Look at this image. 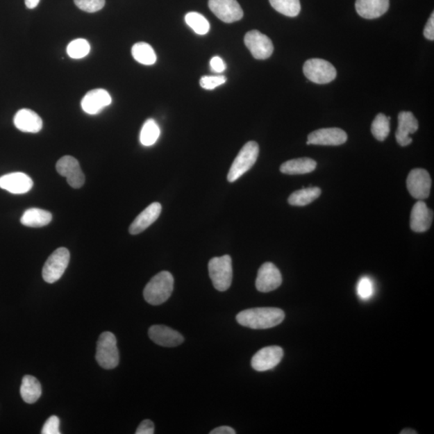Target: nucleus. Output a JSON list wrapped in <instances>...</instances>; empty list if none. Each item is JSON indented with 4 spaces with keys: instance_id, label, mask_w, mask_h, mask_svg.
<instances>
[{
    "instance_id": "e433bc0d",
    "label": "nucleus",
    "mask_w": 434,
    "mask_h": 434,
    "mask_svg": "<svg viewBox=\"0 0 434 434\" xmlns=\"http://www.w3.org/2000/svg\"><path fill=\"white\" fill-rule=\"evenodd\" d=\"M154 433V423L151 420L142 421L135 432L136 434H153Z\"/></svg>"
},
{
    "instance_id": "1a4fd4ad",
    "label": "nucleus",
    "mask_w": 434,
    "mask_h": 434,
    "mask_svg": "<svg viewBox=\"0 0 434 434\" xmlns=\"http://www.w3.org/2000/svg\"><path fill=\"white\" fill-rule=\"evenodd\" d=\"M432 181L427 171L417 168L410 172L407 178V188L410 195L423 201L430 196Z\"/></svg>"
},
{
    "instance_id": "4c0bfd02",
    "label": "nucleus",
    "mask_w": 434,
    "mask_h": 434,
    "mask_svg": "<svg viewBox=\"0 0 434 434\" xmlns=\"http://www.w3.org/2000/svg\"><path fill=\"white\" fill-rule=\"evenodd\" d=\"M211 69L214 73L222 74L226 69V65L219 57H213L210 60Z\"/></svg>"
},
{
    "instance_id": "7c9ffc66",
    "label": "nucleus",
    "mask_w": 434,
    "mask_h": 434,
    "mask_svg": "<svg viewBox=\"0 0 434 434\" xmlns=\"http://www.w3.org/2000/svg\"><path fill=\"white\" fill-rule=\"evenodd\" d=\"M186 24L198 35H206L210 30L208 19L200 13L189 12L185 15Z\"/></svg>"
},
{
    "instance_id": "473e14b6",
    "label": "nucleus",
    "mask_w": 434,
    "mask_h": 434,
    "mask_svg": "<svg viewBox=\"0 0 434 434\" xmlns=\"http://www.w3.org/2000/svg\"><path fill=\"white\" fill-rule=\"evenodd\" d=\"M74 3L83 11L94 13L104 8L106 0H74Z\"/></svg>"
},
{
    "instance_id": "4468645a",
    "label": "nucleus",
    "mask_w": 434,
    "mask_h": 434,
    "mask_svg": "<svg viewBox=\"0 0 434 434\" xmlns=\"http://www.w3.org/2000/svg\"><path fill=\"white\" fill-rule=\"evenodd\" d=\"M347 140L346 132L340 128H324L311 132L308 145L340 146Z\"/></svg>"
},
{
    "instance_id": "2f4dec72",
    "label": "nucleus",
    "mask_w": 434,
    "mask_h": 434,
    "mask_svg": "<svg viewBox=\"0 0 434 434\" xmlns=\"http://www.w3.org/2000/svg\"><path fill=\"white\" fill-rule=\"evenodd\" d=\"M90 45L85 39H76L71 42L67 47V53L71 58L81 59L90 53Z\"/></svg>"
},
{
    "instance_id": "a19ab883",
    "label": "nucleus",
    "mask_w": 434,
    "mask_h": 434,
    "mask_svg": "<svg viewBox=\"0 0 434 434\" xmlns=\"http://www.w3.org/2000/svg\"><path fill=\"white\" fill-rule=\"evenodd\" d=\"M40 0H25V5L29 9H33L38 6Z\"/></svg>"
},
{
    "instance_id": "aec40b11",
    "label": "nucleus",
    "mask_w": 434,
    "mask_h": 434,
    "mask_svg": "<svg viewBox=\"0 0 434 434\" xmlns=\"http://www.w3.org/2000/svg\"><path fill=\"white\" fill-rule=\"evenodd\" d=\"M14 124L18 130L25 133H38L43 128V121L35 112L22 109L14 117Z\"/></svg>"
},
{
    "instance_id": "ea45409f",
    "label": "nucleus",
    "mask_w": 434,
    "mask_h": 434,
    "mask_svg": "<svg viewBox=\"0 0 434 434\" xmlns=\"http://www.w3.org/2000/svg\"><path fill=\"white\" fill-rule=\"evenodd\" d=\"M236 431L233 430L232 427L229 426H221L217 428H214L210 432V434H235Z\"/></svg>"
},
{
    "instance_id": "cd10ccee",
    "label": "nucleus",
    "mask_w": 434,
    "mask_h": 434,
    "mask_svg": "<svg viewBox=\"0 0 434 434\" xmlns=\"http://www.w3.org/2000/svg\"><path fill=\"white\" fill-rule=\"evenodd\" d=\"M160 135V129L154 119L146 121L140 133L141 144L145 147L154 145Z\"/></svg>"
},
{
    "instance_id": "0eeeda50",
    "label": "nucleus",
    "mask_w": 434,
    "mask_h": 434,
    "mask_svg": "<svg viewBox=\"0 0 434 434\" xmlns=\"http://www.w3.org/2000/svg\"><path fill=\"white\" fill-rule=\"evenodd\" d=\"M303 73L309 81L316 84H328L336 78V69L328 61L310 59L303 65Z\"/></svg>"
},
{
    "instance_id": "dca6fc26",
    "label": "nucleus",
    "mask_w": 434,
    "mask_h": 434,
    "mask_svg": "<svg viewBox=\"0 0 434 434\" xmlns=\"http://www.w3.org/2000/svg\"><path fill=\"white\" fill-rule=\"evenodd\" d=\"M112 99L106 90L96 89L87 93L81 100V108L86 114L94 115L111 104Z\"/></svg>"
},
{
    "instance_id": "72a5a7b5",
    "label": "nucleus",
    "mask_w": 434,
    "mask_h": 434,
    "mask_svg": "<svg viewBox=\"0 0 434 434\" xmlns=\"http://www.w3.org/2000/svg\"><path fill=\"white\" fill-rule=\"evenodd\" d=\"M357 294L362 300H369L374 294V285L372 280L367 277H362L357 285Z\"/></svg>"
},
{
    "instance_id": "bb28decb",
    "label": "nucleus",
    "mask_w": 434,
    "mask_h": 434,
    "mask_svg": "<svg viewBox=\"0 0 434 434\" xmlns=\"http://www.w3.org/2000/svg\"><path fill=\"white\" fill-rule=\"evenodd\" d=\"M131 53L133 58L142 65H152L156 62V54L149 44L136 43L133 46Z\"/></svg>"
},
{
    "instance_id": "9d476101",
    "label": "nucleus",
    "mask_w": 434,
    "mask_h": 434,
    "mask_svg": "<svg viewBox=\"0 0 434 434\" xmlns=\"http://www.w3.org/2000/svg\"><path fill=\"white\" fill-rule=\"evenodd\" d=\"M208 7L224 23L238 22L244 15L243 10L237 0H209Z\"/></svg>"
},
{
    "instance_id": "c9c22d12",
    "label": "nucleus",
    "mask_w": 434,
    "mask_h": 434,
    "mask_svg": "<svg viewBox=\"0 0 434 434\" xmlns=\"http://www.w3.org/2000/svg\"><path fill=\"white\" fill-rule=\"evenodd\" d=\"M43 434H60V419L57 416H52L44 423L42 428Z\"/></svg>"
},
{
    "instance_id": "a211bd4d",
    "label": "nucleus",
    "mask_w": 434,
    "mask_h": 434,
    "mask_svg": "<svg viewBox=\"0 0 434 434\" xmlns=\"http://www.w3.org/2000/svg\"><path fill=\"white\" fill-rule=\"evenodd\" d=\"M33 186L32 178L23 172L10 173L0 177V187L10 193H27Z\"/></svg>"
},
{
    "instance_id": "6e6552de",
    "label": "nucleus",
    "mask_w": 434,
    "mask_h": 434,
    "mask_svg": "<svg viewBox=\"0 0 434 434\" xmlns=\"http://www.w3.org/2000/svg\"><path fill=\"white\" fill-rule=\"evenodd\" d=\"M244 44L255 59L267 60L272 57L274 52L272 40L258 30H252L247 33Z\"/></svg>"
},
{
    "instance_id": "f257e3e1",
    "label": "nucleus",
    "mask_w": 434,
    "mask_h": 434,
    "mask_svg": "<svg viewBox=\"0 0 434 434\" xmlns=\"http://www.w3.org/2000/svg\"><path fill=\"white\" fill-rule=\"evenodd\" d=\"M240 325L251 329H268L282 324L285 319L283 310L274 308L247 309L236 317Z\"/></svg>"
},
{
    "instance_id": "f03ea898",
    "label": "nucleus",
    "mask_w": 434,
    "mask_h": 434,
    "mask_svg": "<svg viewBox=\"0 0 434 434\" xmlns=\"http://www.w3.org/2000/svg\"><path fill=\"white\" fill-rule=\"evenodd\" d=\"M174 289V278L168 272H162L153 277L144 291L147 303L158 306L171 297Z\"/></svg>"
},
{
    "instance_id": "412c9836",
    "label": "nucleus",
    "mask_w": 434,
    "mask_h": 434,
    "mask_svg": "<svg viewBox=\"0 0 434 434\" xmlns=\"http://www.w3.org/2000/svg\"><path fill=\"white\" fill-rule=\"evenodd\" d=\"M162 211V206L160 203H153L150 204L134 222L131 224L129 232L131 235L140 234L151 226L158 218L160 217Z\"/></svg>"
},
{
    "instance_id": "f3484780",
    "label": "nucleus",
    "mask_w": 434,
    "mask_h": 434,
    "mask_svg": "<svg viewBox=\"0 0 434 434\" xmlns=\"http://www.w3.org/2000/svg\"><path fill=\"white\" fill-rule=\"evenodd\" d=\"M148 335L155 344L165 347H177L185 341V338L181 333L165 325L151 326L148 331Z\"/></svg>"
},
{
    "instance_id": "423d86ee",
    "label": "nucleus",
    "mask_w": 434,
    "mask_h": 434,
    "mask_svg": "<svg viewBox=\"0 0 434 434\" xmlns=\"http://www.w3.org/2000/svg\"><path fill=\"white\" fill-rule=\"evenodd\" d=\"M70 253L66 248H59L50 255L43 267L42 276L46 283L52 284L62 277L67 269Z\"/></svg>"
},
{
    "instance_id": "7ed1b4c3",
    "label": "nucleus",
    "mask_w": 434,
    "mask_h": 434,
    "mask_svg": "<svg viewBox=\"0 0 434 434\" xmlns=\"http://www.w3.org/2000/svg\"><path fill=\"white\" fill-rule=\"evenodd\" d=\"M209 276L214 287L219 291H226L231 287L233 281L232 259L229 255L213 258L208 263Z\"/></svg>"
},
{
    "instance_id": "c85d7f7f",
    "label": "nucleus",
    "mask_w": 434,
    "mask_h": 434,
    "mask_svg": "<svg viewBox=\"0 0 434 434\" xmlns=\"http://www.w3.org/2000/svg\"><path fill=\"white\" fill-rule=\"evenodd\" d=\"M269 3L276 11L285 17H297L301 11L300 0H269Z\"/></svg>"
},
{
    "instance_id": "5701e85b",
    "label": "nucleus",
    "mask_w": 434,
    "mask_h": 434,
    "mask_svg": "<svg viewBox=\"0 0 434 434\" xmlns=\"http://www.w3.org/2000/svg\"><path fill=\"white\" fill-rule=\"evenodd\" d=\"M317 167V163L310 158H299L283 163L280 167L281 172L287 175H303L312 172Z\"/></svg>"
},
{
    "instance_id": "39448f33",
    "label": "nucleus",
    "mask_w": 434,
    "mask_h": 434,
    "mask_svg": "<svg viewBox=\"0 0 434 434\" xmlns=\"http://www.w3.org/2000/svg\"><path fill=\"white\" fill-rule=\"evenodd\" d=\"M259 155V146L256 142L250 141L244 145L233 162L228 174V182L233 183L251 169L257 162Z\"/></svg>"
},
{
    "instance_id": "79ce46f5",
    "label": "nucleus",
    "mask_w": 434,
    "mask_h": 434,
    "mask_svg": "<svg viewBox=\"0 0 434 434\" xmlns=\"http://www.w3.org/2000/svg\"><path fill=\"white\" fill-rule=\"evenodd\" d=\"M401 434H416L417 433L415 431L412 430V428H406V430L401 432Z\"/></svg>"
},
{
    "instance_id": "58836bf2",
    "label": "nucleus",
    "mask_w": 434,
    "mask_h": 434,
    "mask_svg": "<svg viewBox=\"0 0 434 434\" xmlns=\"http://www.w3.org/2000/svg\"><path fill=\"white\" fill-rule=\"evenodd\" d=\"M424 35L428 40H434V13L433 12L428 19L426 25L425 29H424Z\"/></svg>"
},
{
    "instance_id": "393cba45",
    "label": "nucleus",
    "mask_w": 434,
    "mask_h": 434,
    "mask_svg": "<svg viewBox=\"0 0 434 434\" xmlns=\"http://www.w3.org/2000/svg\"><path fill=\"white\" fill-rule=\"evenodd\" d=\"M42 394V385L37 378L26 375L22 380L20 387V395L28 404H34Z\"/></svg>"
},
{
    "instance_id": "a878e982",
    "label": "nucleus",
    "mask_w": 434,
    "mask_h": 434,
    "mask_svg": "<svg viewBox=\"0 0 434 434\" xmlns=\"http://www.w3.org/2000/svg\"><path fill=\"white\" fill-rule=\"evenodd\" d=\"M321 189L317 187L301 189L291 194L288 202L293 206H306L315 201L321 195Z\"/></svg>"
},
{
    "instance_id": "c756f323",
    "label": "nucleus",
    "mask_w": 434,
    "mask_h": 434,
    "mask_svg": "<svg viewBox=\"0 0 434 434\" xmlns=\"http://www.w3.org/2000/svg\"><path fill=\"white\" fill-rule=\"evenodd\" d=\"M390 117L377 115L372 124V133L377 140L384 141L390 132Z\"/></svg>"
},
{
    "instance_id": "2eb2a0df",
    "label": "nucleus",
    "mask_w": 434,
    "mask_h": 434,
    "mask_svg": "<svg viewBox=\"0 0 434 434\" xmlns=\"http://www.w3.org/2000/svg\"><path fill=\"white\" fill-rule=\"evenodd\" d=\"M418 128H419L418 121L411 112H401L398 115V128L396 132V140L398 144L401 147L411 144L412 140L410 135L415 134Z\"/></svg>"
},
{
    "instance_id": "4be33fe9",
    "label": "nucleus",
    "mask_w": 434,
    "mask_h": 434,
    "mask_svg": "<svg viewBox=\"0 0 434 434\" xmlns=\"http://www.w3.org/2000/svg\"><path fill=\"white\" fill-rule=\"evenodd\" d=\"M390 8V0H356V9L361 17L376 19L382 17Z\"/></svg>"
},
{
    "instance_id": "b1692460",
    "label": "nucleus",
    "mask_w": 434,
    "mask_h": 434,
    "mask_svg": "<svg viewBox=\"0 0 434 434\" xmlns=\"http://www.w3.org/2000/svg\"><path fill=\"white\" fill-rule=\"evenodd\" d=\"M53 216L48 211L40 208H30L23 214L20 222L24 226L31 228H42L52 222Z\"/></svg>"
},
{
    "instance_id": "20e7f679",
    "label": "nucleus",
    "mask_w": 434,
    "mask_h": 434,
    "mask_svg": "<svg viewBox=\"0 0 434 434\" xmlns=\"http://www.w3.org/2000/svg\"><path fill=\"white\" fill-rule=\"evenodd\" d=\"M96 360L105 369H113L119 364V351L116 337L106 331L99 336L97 344Z\"/></svg>"
},
{
    "instance_id": "ddd939ff",
    "label": "nucleus",
    "mask_w": 434,
    "mask_h": 434,
    "mask_svg": "<svg viewBox=\"0 0 434 434\" xmlns=\"http://www.w3.org/2000/svg\"><path fill=\"white\" fill-rule=\"evenodd\" d=\"M282 283V274L273 263L267 262L260 267L256 279V288L260 292H270L278 289Z\"/></svg>"
},
{
    "instance_id": "9b49d317",
    "label": "nucleus",
    "mask_w": 434,
    "mask_h": 434,
    "mask_svg": "<svg viewBox=\"0 0 434 434\" xmlns=\"http://www.w3.org/2000/svg\"><path fill=\"white\" fill-rule=\"evenodd\" d=\"M58 172L67 180L69 185L74 188H80L84 185L85 178L81 169L78 160L72 156H66L57 162Z\"/></svg>"
},
{
    "instance_id": "6ab92c4d",
    "label": "nucleus",
    "mask_w": 434,
    "mask_h": 434,
    "mask_svg": "<svg viewBox=\"0 0 434 434\" xmlns=\"http://www.w3.org/2000/svg\"><path fill=\"white\" fill-rule=\"evenodd\" d=\"M433 212L426 203L419 201L415 204L411 212L410 227L416 233L426 232L431 227Z\"/></svg>"
},
{
    "instance_id": "f704fd0d",
    "label": "nucleus",
    "mask_w": 434,
    "mask_h": 434,
    "mask_svg": "<svg viewBox=\"0 0 434 434\" xmlns=\"http://www.w3.org/2000/svg\"><path fill=\"white\" fill-rule=\"evenodd\" d=\"M226 76L223 75L203 76L201 79L200 84L203 89L212 90L226 83Z\"/></svg>"
},
{
    "instance_id": "f8f14e48",
    "label": "nucleus",
    "mask_w": 434,
    "mask_h": 434,
    "mask_svg": "<svg viewBox=\"0 0 434 434\" xmlns=\"http://www.w3.org/2000/svg\"><path fill=\"white\" fill-rule=\"evenodd\" d=\"M284 355L282 347L278 346L265 347L255 354L251 360V365L254 370L267 372L274 369Z\"/></svg>"
}]
</instances>
